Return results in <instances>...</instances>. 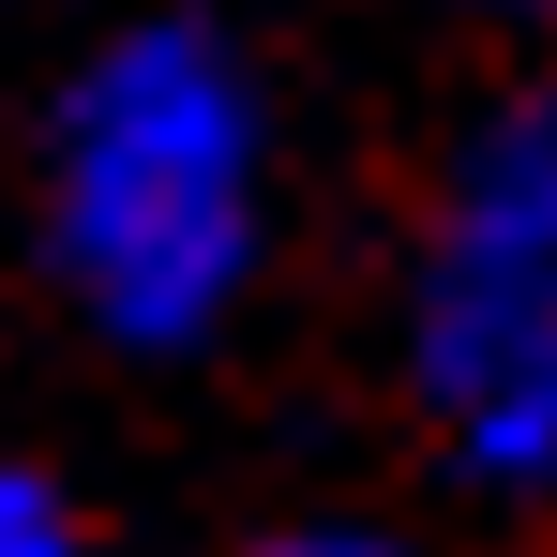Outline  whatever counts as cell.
I'll return each instance as SVG.
<instances>
[{
  "label": "cell",
  "mask_w": 557,
  "mask_h": 557,
  "mask_svg": "<svg viewBox=\"0 0 557 557\" xmlns=\"http://www.w3.org/2000/svg\"><path fill=\"white\" fill-rule=\"evenodd\" d=\"M543 15H557V0H543Z\"/></svg>",
  "instance_id": "5"
},
{
  "label": "cell",
  "mask_w": 557,
  "mask_h": 557,
  "mask_svg": "<svg viewBox=\"0 0 557 557\" xmlns=\"http://www.w3.org/2000/svg\"><path fill=\"white\" fill-rule=\"evenodd\" d=\"M257 557H392V543H362V528H301V543H257Z\"/></svg>",
  "instance_id": "4"
},
{
  "label": "cell",
  "mask_w": 557,
  "mask_h": 557,
  "mask_svg": "<svg viewBox=\"0 0 557 557\" xmlns=\"http://www.w3.org/2000/svg\"><path fill=\"white\" fill-rule=\"evenodd\" d=\"M61 257L121 332H196L242 272V91L211 46H121L61 121Z\"/></svg>",
  "instance_id": "1"
},
{
  "label": "cell",
  "mask_w": 557,
  "mask_h": 557,
  "mask_svg": "<svg viewBox=\"0 0 557 557\" xmlns=\"http://www.w3.org/2000/svg\"><path fill=\"white\" fill-rule=\"evenodd\" d=\"M437 376L482 407V453H557V106H528L467 182L437 272Z\"/></svg>",
  "instance_id": "2"
},
{
  "label": "cell",
  "mask_w": 557,
  "mask_h": 557,
  "mask_svg": "<svg viewBox=\"0 0 557 557\" xmlns=\"http://www.w3.org/2000/svg\"><path fill=\"white\" fill-rule=\"evenodd\" d=\"M0 557H76L61 497H46V482H15V467H0Z\"/></svg>",
  "instance_id": "3"
}]
</instances>
